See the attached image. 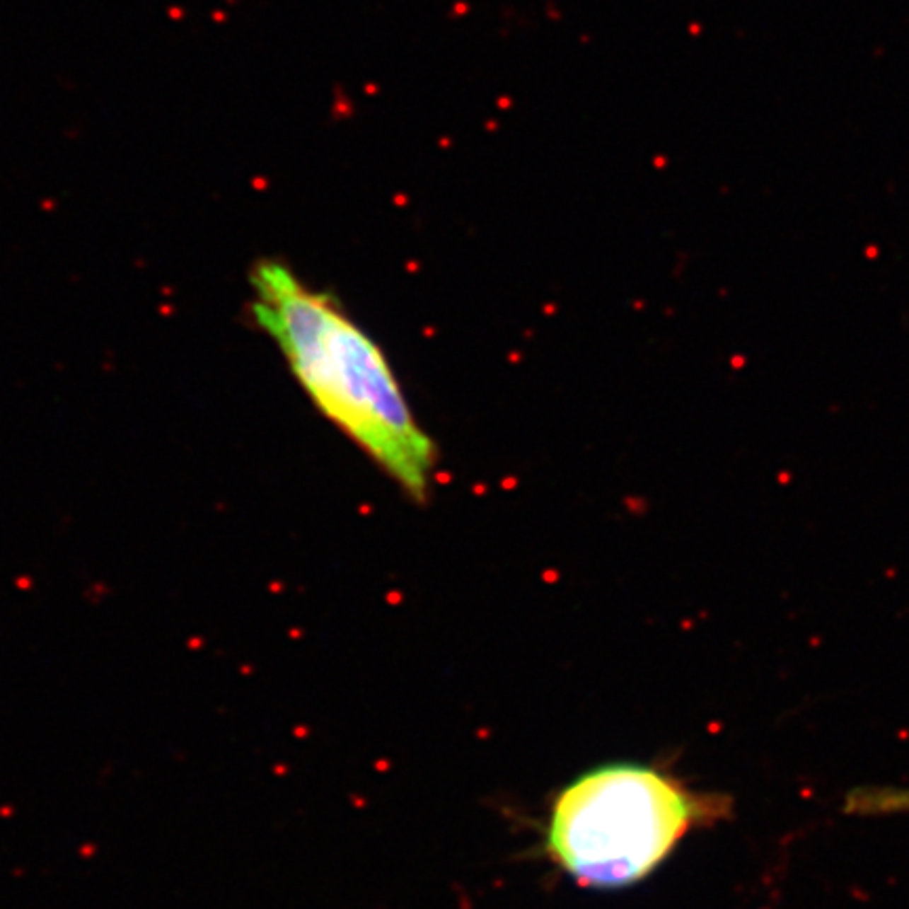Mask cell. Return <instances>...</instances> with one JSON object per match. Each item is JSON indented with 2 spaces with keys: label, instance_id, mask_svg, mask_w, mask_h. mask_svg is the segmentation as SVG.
<instances>
[{
  "label": "cell",
  "instance_id": "cell-3",
  "mask_svg": "<svg viewBox=\"0 0 909 909\" xmlns=\"http://www.w3.org/2000/svg\"><path fill=\"white\" fill-rule=\"evenodd\" d=\"M844 813L857 817L909 815V789L901 787H859L844 800Z\"/></svg>",
  "mask_w": 909,
  "mask_h": 909
},
{
  "label": "cell",
  "instance_id": "cell-1",
  "mask_svg": "<svg viewBox=\"0 0 909 909\" xmlns=\"http://www.w3.org/2000/svg\"><path fill=\"white\" fill-rule=\"evenodd\" d=\"M250 289L257 327L274 339L314 407L405 495L423 503L438 448L379 343L331 293L312 289L280 261H259Z\"/></svg>",
  "mask_w": 909,
  "mask_h": 909
},
{
  "label": "cell",
  "instance_id": "cell-2",
  "mask_svg": "<svg viewBox=\"0 0 909 909\" xmlns=\"http://www.w3.org/2000/svg\"><path fill=\"white\" fill-rule=\"evenodd\" d=\"M733 800L647 764H606L569 783L545 827L550 859L587 888H625L659 869L701 827L731 819Z\"/></svg>",
  "mask_w": 909,
  "mask_h": 909
}]
</instances>
